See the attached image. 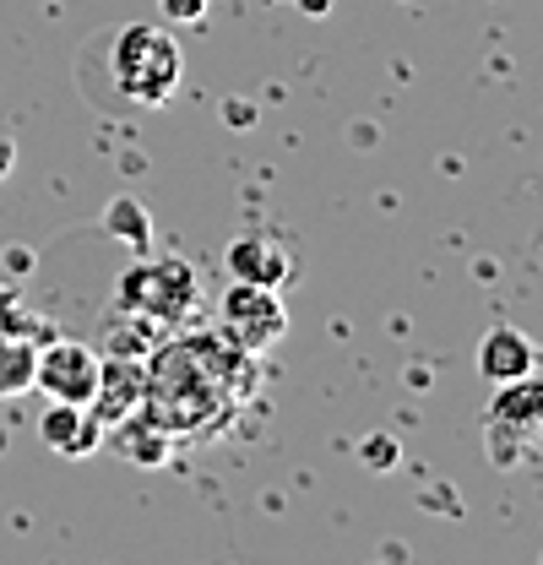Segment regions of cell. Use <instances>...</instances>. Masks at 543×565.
<instances>
[{"label": "cell", "instance_id": "6da1fadb", "mask_svg": "<svg viewBox=\"0 0 543 565\" xmlns=\"http://www.w3.org/2000/svg\"><path fill=\"white\" fill-rule=\"evenodd\" d=\"M180 76H185L180 39L169 28H152V22L104 28L76 55L82 98L93 109H104V115H141V109L169 104Z\"/></svg>", "mask_w": 543, "mask_h": 565}, {"label": "cell", "instance_id": "7a4b0ae2", "mask_svg": "<svg viewBox=\"0 0 543 565\" xmlns=\"http://www.w3.org/2000/svg\"><path fill=\"white\" fill-rule=\"evenodd\" d=\"M217 332L234 343L239 353H262L272 343H283L288 332V310L277 299V288H262V282H234L217 305Z\"/></svg>", "mask_w": 543, "mask_h": 565}, {"label": "cell", "instance_id": "3957f363", "mask_svg": "<svg viewBox=\"0 0 543 565\" xmlns=\"http://www.w3.org/2000/svg\"><path fill=\"white\" fill-rule=\"evenodd\" d=\"M196 305V273L185 262H136L120 278V310L126 316H152L174 321Z\"/></svg>", "mask_w": 543, "mask_h": 565}, {"label": "cell", "instance_id": "277c9868", "mask_svg": "<svg viewBox=\"0 0 543 565\" xmlns=\"http://www.w3.org/2000/svg\"><path fill=\"white\" fill-rule=\"evenodd\" d=\"M98 370H104V353L98 349H87L76 338H55V343H39L33 386L50 392V403H93Z\"/></svg>", "mask_w": 543, "mask_h": 565}, {"label": "cell", "instance_id": "5b68a950", "mask_svg": "<svg viewBox=\"0 0 543 565\" xmlns=\"http://www.w3.org/2000/svg\"><path fill=\"white\" fill-rule=\"evenodd\" d=\"M533 364H539V349H533L528 332H517V327H494V332H483V343H478V375H483V381H494V386H517V381L533 375Z\"/></svg>", "mask_w": 543, "mask_h": 565}, {"label": "cell", "instance_id": "8992f818", "mask_svg": "<svg viewBox=\"0 0 543 565\" xmlns=\"http://www.w3.org/2000/svg\"><path fill=\"white\" fill-rule=\"evenodd\" d=\"M39 435L50 451L61 457H87L98 440H104V419L87 408V403H50L44 419H39Z\"/></svg>", "mask_w": 543, "mask_h": 565}, {"label": "cell", "instance_id": "52a82bcc", "mask_svg": "<svg viewBox=\"0 0 543 565\" xmlns=\"http://www.w3.org/2000/svg\"><path fill=\"white\" fill-rule=\"evenodd\" d=\"M228 273H234V282L283 288L288 273H294V262H288V250H283L277 239H267V234H245V239L228 245Z\"/></svg>", "mask_w": 543, "mask_h": 565}, {"label": "cell", "instance_id": "ba28073f", "mask_svg": "<svg viewBox=\"0 0 543 565\" xmlns=\"http://www.w3.org/2000/svg\"><path fill=\"white\" fill-rule=\"evenodd\" d=\"M33 370H39V338L33 332H0V397L33 392Z\"/></svg>", "mask_w": 543, "mask_h": 565}, {"label": "cell", "instance_id": "9c48e42d", "mask_svg": "<svg viewBox=\"0 0 543 565\" xmlns=\"http://www.w3.org/2000/svg\"><path fill=\"white\" fill-rule=\"evenodd\" d=\"M158 6H163V17H169V22H185V28L206 17V0H158Z\"/></svg>", "mask_w": 543, "mask_h": 565}, {"label": "cell", "instance_id": "30bf717a", "mask_svg": "<svg viewBox=\"0 0 543 565\" xmlns=\"http://www.w3.org/2000/svg\"><path fill=\"white\" fill-rule=\"evenodd\" d=\"M11 163H17V141H11L6 131H0V180L11 174Z\"/></svg>", "mask_w": 543, "mask_h": 565}, {"label": "cell", "instance_id": "8fae6325", "mask_svg": "<svg viewBox=\"0 0 543 565\" xmlns=\"http://www.w3.org/2000/svg\"><path fill=\"white\" fill-rule=\"evenodd\" d=\"M299 11H316V17H327V0H299Z\"/></svg>", "mask_w": 543, "mask_h": 565}]
</instances>
